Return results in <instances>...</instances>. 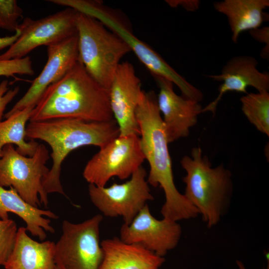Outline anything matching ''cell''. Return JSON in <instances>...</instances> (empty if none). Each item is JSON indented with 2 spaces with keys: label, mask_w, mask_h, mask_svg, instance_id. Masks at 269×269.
Masks as SVG:
<instances>
[{
  "label": "cell",
  "mask_w": 269,
  "mask_h": 269,
  "mask_svg": "<svg viewBox=\"0 0 269 269\" xmlns=\"http://www.w3.org/2000/svg\"><path fill=\"white\" fill-rule=\"evenodd\" d=\"M55 243L36 241L27 234L25 227L18 228L12 251L5 263V269H56Z\"/></svg>",
  "instance_id": "obj_18"
},
{
  "label": "cell",
  "mask_w": 269,
  "mask_h": 269,
  "mask_svg": "<svg viewBox=\"0 0 269 269\" xmlns=\"http://www.w3.org/2000/svg\"><path fill=\"white\" fill-rule=\"evenodd\" d=\"M257 64L258 61L252 56H235L226 62L220 74L208 75L209 78L223 83L219 86L217 98L203 108L202 113L210 112L214 115L219 102L227 92L247 94V87L251 86L258 92H269V74L260 72Z\"/></svg>",
  "instance_id": "obj_16"
},
{
  "label": "cell",
  "mask_w": 269,
  "mask_h": 269,
  "mask_svg": "<svg viewBox=\"0 0 269 269\" xmlns=\"http://www.w3.org/2000/svg\"><path fill=\"white\" fill-rule=\"evenodd\" d=\"M62 118L88 122L113 119L109 91L91 77L79 60L47 87L33 109L29 121Z\"/></svg>",
  "instance_id": "obj_2"
},
{
  "label": "cell",
  "mask_w": 269,
  "mask_h": 269,
  "mask_svg": "<svg viewBox=\"0 0 269 269\" xmlns=\"http://www.w3.org/2000/svg\"><path fill=\"white\" fill-rule=\"evenodd\" d=\"M181 235V227L177 222L157 219L146 204L129 225L123 224L120 238L126 243L140 245L163 257L177 246Z\"/></svg>",
  "instance_id": "obj_12"
},
{
  "label": "cell",
  "mask_w": 269,
  "mask_h": 269,
  "mask_svg": "<svg viewBox=\"0 0 269 269\" xmlns=\"http://www.w3.org/2000/svg\"><path fill=\"white\" fill-rule=\"evenodd\" d=\"M166 2L170 6L175 7L181 6L188 11H195L200 5L197 0H167Z\"/></svg>",
  "instance_id": "obj_28"
},
{
  "label": "cell",
  "mask_w": 269,
  "mask_h": 269,
  "mask_svg": "<svg viewBox=\"0 0 269 269\" xmlns=\"http://www.w3.org/2000/svg\"><path fill=\"white\" fill-rule=\"evenodd\" d=\"M23 11L15 0H0V28L14 33Z\"/></svg>",
  "instance_id": "obj_24"
},
{
  "label": "cell",
  "mask_w": 269,
  "mask_h": 269,
  "mask_svg": "<svg viewBox=\"0 0 269 269\" xmlns=\"http://www.w3.org/2000/svg\"><path fill=\"white\" fill-rule=\"evenodd\" d=\"M19 91V87L9 90L8 81L3 80L0 83V122L2 119L7 105L14 99Z\"/></svg>",
  "instance_id": "obj_26"
},
{
  "label": "cell",
  "mask_w": 269,
  "mask_h": 269,
  "mask_svg": "<svg viewBox=\"0 0 269 269\" xmlns=\"http://www.w3.org/2000/svg\"><path fill=\"white\" fill-rule=\"evenodd\" d=\"M15 214L26 224V229L40 241L46 238L45 231L55 232L50 225L51 221L43 217L57 219L58 216L50 210H45L34 207L26 202L12 187L6 189L0 186V218L9 219L8 213Z\"/></svg>",
  "instance_id": "obj_19"
},
{
  "label": "cell",
  "mask_w": 269,
  "mask_h": 269,
  "mask_svg": "<svg viewBox=\"0 0 269 269\" xmlns=\"http://www.w3.org/2000/svg\"><path fill=\"white\" fill-rule=\"evenodd\" d=\"M143 90L134 66L121 62L109 89L111 109L120 130V136L139 135L135 111Z\"/></svg>",
  "instance_id": "obj_13"
},
{
  "label": "cell",
  "mask_w": 269,
  "mask_h": 269,
  "mask_svg": "<svg viewBox=\"0 0 269 269\" xmlns=\"http://www.w3.org/2000/svg\"><path fill=\"white\" fill-rule=\"evenodd\" d=\"M250 35L259 42L264 43L266 46L261 52L263 58H269V27L265 26L262 28H257L249 31Z\"/></svg>",
  "instance_id": "obj_27"
},
{
  "label": "cell",
  "mask_w": 269,
  "mask_h": 269,
  "mask_svg": "<svg viewBox=\"0 0 269 269\" xmlns=\"http://www.w3.org/2000/svg\"><path fill=\"white\" fill-rule=\"evenodd\" d=\"M145 168L141 165L125 183H114L109 187L90 184L89 194L93 204L106 216H121L129 225L148 201L153 200L150 193Z\"/></svg>",
  "instance_id": "obj_10"
},
{
  "label": "cell",
  "mask_w": 269,
  "mask_h": 269,
  "mask_svg": "<svg viewBox=\"0 0 269 269\" xmlns=\"http://www.w3.org/2000/svg\"><path fill=\"white\" fill-rule=\"evenodd\" d=\"M17 230L16 224L13 220H0V265H4L11 254Z\"/></svg>",
  "instance_id": "obj_23"
},
{
  "label": "cell",
  "mask_w": 269,
  "mask_h": 269,
  "mask_svg": "<svg viewBox=\"0 0 269 269\" xmlns=\"http://www.w3.org/2000/svg\"><path fill=\"white\" fill-rule=\"evenodd\" d=\"M20 34V30L19 28L14 34L9 36L0 37V50L10 46L17 39Z\"/></svg>",
  "instance_id": "obj_29"
},
{
  "label": "cell",
  "mask_w": 269,
  "mask_h": 269,
  "mask_svg": "<svg viewBox=\"0 0 269 269\" xmlns=\"http://www.w3.org/2000/svg\"><path fill=\"white\" fill-rule=\"evenodd\" d=\"M153 77L159 88L157 103L168 143L187 136L190 129L196 125L198 116L202 113L201 105L197 101L177 95L169 80Z\"/></svg>",
  "instance_id": "obj_15"
},
{
  "label": "cell",
  "mask_w": 269,
  "mask_h": 269,
  "mask_svg": "<svg viewBox=\"0 0 269 269\" xmlns=\"http://www.w3.org/2000/svg\"><path fill=\"white\" fill-rule=\"evenodd\" d=\"M56 269H59L56 267Z\"/></svg>",
  "instance_id": "obj_32"
},
{
  "label": "cell",
  "mask_w": 269,
  "mask_h": 269,
  "mask_svg": "<svg viewBox=\"0 0 269 269\" xmlns=\"http://www.w3.org/2000/svg\"><path fill=\"white\" fill-rule=\"evenodd\" d=\"M63 6L92 16L121 38L153 76L167 79L175 84L184 97H190L195 87L172 68L155 51L136 37L115 10L98 0H64Z\"/></svg>",
  "instance_id": "obj_6"
},
{
  "label": "cell",
  "mask_w": 269,
  "mask_h": 269,
  "mask_svg": "<svg viewBox=\"0 0 269 269\" xmlns=\"http://www.w3.org/2000/svg\"><path fill=\"white\" fill-rule=\"evenodd\" d=\"M120 135L114 119L108 121L88 122L75 118H62L30 122L26 127V137L40 139L52 149V167L43 179L45 192L65 195L60 182L62 163L72 151L82 146L100 148Z\"/></svg>",
  "instance_id": "obj_3"
},
{
  "label": "cell",
  "mask_w": 269,
  "mask_h": 269,
  "mask_svg": "<svg viewBox=\"0 0 269 269\" xmlns=\"http://www.w3.org/2000/svg\"><path fill=\"white\" fill-rule=\"evenodd\" d=\"M47 61L41 73L4 115L5 118L28 107L35 106L47 87L60 79L78 61L77 33L47 46Z\"/></svg>",
  "instance_id": "obj_14"
},
{
  "label": "cell",
  "mask_w": 269,
  "mask_h": 269,
  "mask_svg": "<svg viewBox=\"0 0 269 269\" xmlns=\"http://www.w3.org/2000/svg\"><path fill=\"white\" fill-rule=\"evenodd\" d=\"M103 216L97 214L80 223L64 220L62 233L55 244L54 258L59 269H99L103 252L100 243Z\"/></svg>",
  "instance_id": "obj_8"
},
{
  "label": "cell",
  "mask_w": 269,
  "mask_h": 269,
  "mask_svg": "<svg viewBox=\"0 0 269 269\" xmlns=\"http://www.w3.org/2000/svg\"><path fill=\"white\" fill-rule=\"evenodd\" d=\"M180 163L185 170L184 196L201 215L209 228L216 225L227 209L233 184L231 172L223 164L212 167L200 147L184 156Z\"/></svg>",
  "instance_id": "obj_4"
},
{
  "label": "cell",
  "mask_w": 269,
  "mask_h": 269,
  "mask_svg": "<svg viewBox=\"0 0 269 269\" xmlns=\"http://www.w3.org/2000/svg\"><path fill=\"white\" fill-rule=\"evenodd\" d=\"M269 6V0H224L213 4L227 17L235 43L242 32L259 28L265 20L264 10Z\"/></svg>",
  "instance_id": "obj_20"
},
{
  "label": "cell",
  "mask_w": 269,
  "mask_h": 269,
  "mask_svg": "<svg viewBox=\"0 0 269 269\" xmlns=\"http://www.w3.org/2000/svg\"><path fill=\"white\" fill-rule=\"evenodd\" d=\"M144 159L138 135H119L100 148L87 163L83 176L90 184L104 187L113 177L131 176Z\"/></svg>",
  "instance_id": "obj_9"
},
{
  "label": "cell",
  "mask_w": 269,
  "mask_h": 269,
  "mask_svg": "<svg viewBox=\"0 0 269 269\" xmlns=\"http://www.w3.org/2000/svg\"><path fill=\"white\" fill-rule=\"evenodd\" d=\"M103 260L99 269H160L165 261L140 245L114 237L101 242Z\"/></svg>",
  "instance_id": "obj_17"
},
{
  "label": "cell",
  "mask_w": 269,
  "mask_h": 269,
  "mask_svg": "<svg viewBox=\"0 0 269 269\" xmlns=\"http://www.w3.org/2000/svg\"><path fill=\"white\" fill-rule=\"evenodd\" d=\"M135 116L141 149L149 165L147 181L153 187L159 186L164 193L165 201L160 211L163 218L177 222L196 217L197 210L174 184L168 142L153 91H142Z\"/></svg>",
  "instance_id": "obj_1"
},
{
  "label": "cell",
  "mask_w": 269,
  "mask_h": 269,
  "mask_svg": "<svg viewBox=\"0 0 269 269\" xmlns=\"http://www.w3.org/2000/svg\"><path fill=\"white\" fill-rule=\"evenodd\" d=\"M237 265L239 269H246L243 264L239 261H237Z\"/></svg>",
  "instance_id": "obj_30"
},
{
  "label": "cell",
  "mask_w": 269,
  "mask_h": 269,
  "mask_svg": "<svg viewBox=\"0 0 269 269\" xmlns=\"http://www.w3.org/2000/svg\"><path fill=\"white\" fill-rule=\"evenodd\" d=\"M35 106L28 107L17 111L4 121L0 122V153L2 148L7 144H14L16 150L24 156H32L39 144L34 140H25L26 124L29 120Z\"/></svg>",
  "instance_id": "obj_21"
},
{
  "label": "cell",
  "mask_w": 269,
  "mask_h": 269,
  "mask_svg": "<svg viewBox=\"0 0 269 269\" xmlns=\"http://www.w3.org/2000/svg\"><path fill=\"white\" fill-rule=\"evenodd\" d=\"M240 101L242 110L249 121L261 133L269 135V93H247Z\"/></svg>",
  "instance_id": "obj_22"
},
{
  "label": "cell",
  "mask_w": 269,
  "mask_h": 269,
  "mask_svg": "<svg viewBox=\"0 0 269 269\" xmlns=\"http://www.w3.org/2000/svg\"><path fill=\"white\" fill-rule=\"evenodd\" d=\"M77 12L67 7L37 20L25 18L18 26L20 35L8 50L0 55V60L23 58L38 47H47L77 34Z\"/></svg>",
  "instance_id": "obj_11"
},
{
  "label": "cell",
  "mask_w": 269,
  "mask_h": 269,
  "mask_svg": "<svg viewBox=\"0 0 269 269\" xmlns=\"http://www.w3.org/2000/svg\"><path fill=\"white\" fill-rule=\"evenodd\" d=\"M49 151L43 144H39L32 156L26 157L12 144L5 145L0 153V186L11 187L26 202L37 207L47 206V195L42 181L49 169L45 165Z\"/></svg>",
  "instance_id": "obj_7"
},
{
  "label": "cell",
  "mask_w": 269,
  "mask_h": 269,
  "mask_svg": "<svg viewBox=\"0 0 269 269\" xmlns=\"http://www.w3.org/2000/svg\"><path fill=\"white\" fill-rule=\"evenodd\" d=\"M79 60L88 73L109 91L122 58L131 51L118 35L96 18L78 11Z\"/></svg>",
  "instance_id": "obj_5"
},
{
  "label": "cell",
  "mask_w": 269,
  "mask_h": 269,
  "mask_svg": "<svg viewBox=\"0 0 269 269\" xmlns=\"http://www.w3.org/2000/svg\"><path fill=\"white\" fill-rule=\"evenodd\" d=\"M267 269H269V263H268V268H267Z\"/></svg>",
  "instance_id": "obj_31"
},
{
  "label": "cell",
  "mask_w": 269,
  "mask_h": 269,
  "mask_svg": "<svg viewBox=\"0 0 269 269\" xmlns=\"http://www.w3.org/2000/svg\"><path fill=\"white\" fill-rule=\"evenodd\" d=\"M34 74L30 58L0 60V76H13L15 74L32 76Z\"/></svg>",
  "instance_id": "obj_25"
}]
</instances>
